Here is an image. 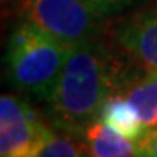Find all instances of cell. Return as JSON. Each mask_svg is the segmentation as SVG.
Here are the masks:
<instances>
[{"label": "cell", "mask_w": 157, "mask_h": 157, "mask_svg": "<svg viewBox=\"0 0 157 157\" xmlns=\"http://www.w3.org/2000/svg\"><path fill=\"white\" fill-rule=\"evenodd\" d=\"M84 2L101 16H110V14H115L135 6L140 0H84Z\"/></svg>", "instance_id": "obj_10"}, {"label": "cell", "mask_w": 157, "mask_h": 157, "mask_svg": "<svg viewBox=\"0 0 157 157\" xmlns=\"http://www.w3.org/2000/svg\"><path fill=\"white\" fill-rule=\"evenodd\" d=\"M70 47L25 19L12 28L6 51V77L19 93L49 101Z\"/></svg>", "instance_id": "obj_2"}, {"label": "cell", "mask_w": 157, "mask_h": 157, "mask_svg": "<svg viewBox=\"0 0 157 157\" xmlns=\"http://www.w3.org/2000/svg\"><path fill=\"white\" fill-rule=\"evenodd\" d=\"M115 37L143 70L157 73V6L121 23Z\"/></svg>", "instance_id": "obj_5"}, {"label": "cell", "mask_w": 157, "mask_h": 157, "mask_svg": "<svg viewBox=\"0 0 157 157\" xmlns=\"http://www.w3.org/2000/svg\"><path fill=\"white\" fill-rule=\"evenodd\" d=\"M54 129L23 98H0V157H39L54 140Z\"/></svg>", "instance_id": "obj_3"}, {"label": "cell", "mask_w": 157, "mask_h": 157, "mask_svg": "<svg viewBox=\"0 0 157 157\" xmlns=\"http://www.w3.org/2000/svg\"><path fill=\"white\" fill-rule=\"evenodd\" d=\"M119 93H122L138 112L145 135L157 129V73L147 72L143 77L129 80Z\"/></svg>", "instance_id": "obj_8"}, {"label": "cell", "mask_w": 157, "mask_h": 157, "mask_svg": "<svg viewBox=\"0 0 157 157\" xmlns=\"http://www.w3.org/2000/svg\"><path fill=\"white\" fill-rule=\"evenodd\" d=\"M98 121L107 124L108 128H112L113 131L121 133L129 140L138 141L145 135L140 115L122 93H113L105 100L98 113Z\"/></svg>", "instance_id": "obj_7"}, {"label": "cell", "mask_w": 157, "mask_h": 157, "mask_svg": "<svg viewBox=\"0 0 157 157\" xmlns=\"http://www.w3.org/2000/svg\"><path fill=\"white\" fill-rule=\"evenodd\" d=\"M138 157H157V129L138 140Z\"/></svg>", "instance_id": "obj_11"}, {"label": "cell", "mask_w": 157, "mask_h": 157, "mask_svg": "<svg viewBox=\"0 0 157 157\" xmlns=\"http://www.w3.org/2000/svg\"><path fill=\"white\" fill-rule=\"evenodd\" d=\"M39 157H91V154L82 136L61 133L59 136H54Z\"/></svg>", "instance_id": "obj_9"}, {"label": "cell", "mask_w": 157, "mask_h": 157, "mask_svg": "<svg viewBox=\"0 0 157 157\" xmlns=\"http://www.w3.org/2000/svg\"><path fill=\"white\" fill-rule=\"evenodd\" d=\"M91 157H138V141L129 140L96 119L84 133Z\"/></svg>", "instance_id": "obj_6"}, {"label": "cell", "mask_w": 157, "mask_h": 157, "mask_svg": "<svg viewBox=\"0 0 157 157\" xmlns=\"http://www.w3.org/2000/svg\"><path fill=\"white\" fill-rule=\"evenodd\" d=\"M129 80L105 44L87 40L72 45L56 89L47 101L52 128L67 135L84 136L89 124L98 119L105 100Z\"/></svg>", "instance_id": "obj_1"}, {"label": "cell", "mask_w": 157, "mask_h": 157, "mask_svg": "<svg viewBox=\"0 0 157 157\" xmlns=\"http://www.w3.org/2000/svg\"><path fill=\"white\" fill-rule=\"evenodd\" d=\"M25 14L28 21L68 47L94 40L103 19L84 0H28Z\"/></svg>", "instance_id": "obj_4"}]
</instances>
